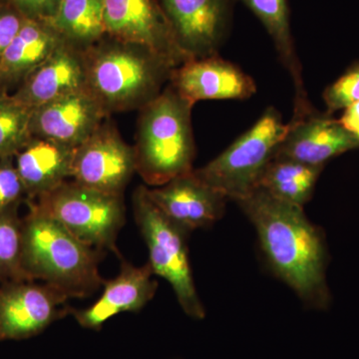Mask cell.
Masks as SVG:
<instances>
[{
  "label": "cell",
  "instance_id": "11",
  "mask_svg": "<svg viewBox=\"0 0 359 359\" xmlns=\"http://www.w3.org/2000/svg\"><path fill=\"white\" fill-rule=\"evenodd\" d=\"M160 4L187 57L218 55L230 22L231 0H161Z\"/></svg>",
  "mask_w": 359,
  "mask_h": 359
},
{
  "label": "cell",
  "instance_id": "10",
  "mask_svg": "<svg viewBox=\"0 0 359 359\" xmlns=\"http://www.w3.org/2000/svg\"><path fill=\"white\" fill-rule=\"evenodd\" d=\"M105 34L147 47L174 68L189 60L156 0H104Z\"/></svg>",
  "mask_w": 359,
  "mask_h": 359
},
{
  "label": "cell",
  "instance_id": "24",
  "mask_svg": "<svg viewBox=\"0 0 359 359\" xmlns=\"http://www.w3.org/2000/svg\"><path fill=\"white\" fill-rule=\"evenodd\" d=\"M28 280L22 269V219L18 205L0 212V283Z\"/></svg>",
  "mask_w": 359,
  "mask_h": 359
},
{
  "label": "cell",
  "instance_id": "22",
  "mask_svg": "<svg viewBox=\"0 0 359 359\" xmlns=\"http://www.w3.org/2000/svg\"><path fill=\"white\" fill-rule=\"evenodd\" d=\"M104 0H61L50 22L63 39L85 50L105 35Z\"/></svg>",
  "mask_w": 359,
  "mask_h": 359
},
{
  "label": "cell",
  "instance_id": "5",
  "mask_svg": "<svg viewBox=\"0 0 359 359\" xmlns=\"http://www.w3.org/2000/svg\"><path fill=\"white\" fill-rule=\"evenodd\" d=\"M290 130L282 115L269 107L252 128L200 169L193 170L196 178L229 200L243 199L257 188L259 177L273 159L276 149Z\"/></svg>",
  "mask_w": 359,
  "mask_h": 359
},
{
  "label": "cell",
  "instance_id": "15",
  "mask_svg": "<svg viewBox=\"0 0 359 359\" xmlns=\"http://www.w3.org/2000/svg\"><path fill=\"white\" fill-rule=\"evenodd\" d=\"M84 89V52L65 40L11 95L22 105L34 109Z\"/></svg>",
  "mask_w": 359,
  "mask_h": 359
},
{
  "label": "cell",
  "instance_id": "8",
  "mask_svg": "<svg viewBox=\"0 0 359 359\" xmlns=\"http://www.w3.org/2000/svg\"><path fill=\"white\" fill-rule=\"evenodd\" d=\"M134 173L133 147L123 140L110 117L75 149L71 178L80 185L123 196Z\"/></svg>",
  "mask_w": 359,
  "mask_h": 359
},
{
  "label": "cell",
  "instance_id": "9",
  "mask_svg": "<svg viewBox=\"0 0 359 359\" xmlns=\"http://www.w3.org/2000/svg\"><path fill=\"white\" fill-rule=\"evenodd\" d=\"M69 297L35 280L0 285V340H21L41 334L54 321L71 313Z\"/></svg>",
  "mask_w": 359,
  "mask_h": 359
},
{
  "label": "cell",
  "instance_id": "3",
  "mask_svg": "<svg viewBox=\"0 0 359 359\" xmlns=\"http://www.w3.org/2000/svg\"><path fill=\"white\" fill-rule=\"evenodd\" d=\"M22 219V269L28 280H39L69 299H84L98 290L99 250L75 237L62 224L27 201Z\"/></svg>",
  "mask_w": 359,
  "mask_h": 359
},
{
  "label": "cell",
  "instance_id": "1",
  "mask_svg": "<svg viewBox=\"0 0 359 359\" xmlns=\"http://www.w3.org/2000/svg\"><path fill=\"white\" fill-rule=\"evenodd\" d=\"M237 204L254 224L273 273L304 304L327 309L330 301L325 278L327 247L320 228L309 222L304 208L259 188Z\"/></svg>",
  "mask_w": 359,
  "mask_h": 359
},
{
  "label": "cell",
  "instance_id": "28",
  "mask_svg": "<svg viewBox=\"0 0 359 359\" xmlns=\"http://www.w3.org/2000/svg\"><path fill=\"white\" fill-rule=\"evenodd\" d=\"M27 20L50 21L61 0H8Z\"/></svg>",
  "mask_w": 359,
  "mask_h": 359
},
{
  "label": "cell",
  "instance_id": "17",
  "mask_svg": "<svg viewBox=\"0 0 359 359\" xmlns=\"http://www.w3.org/2000/svg\"><path fill=\"white\" fill-rule=\"evenodd\" d=\"M289 125V132L273 156L276 159L323 166L327 161L359 148V138L347 131L339 121L316 113Z\"/></svg>",
  "mask_w": 359,
  "mask_h": 359
},
{
  "label": "cell",
  "instance_id": "30",
  "mask_svg": "<svg viewBox=\"0 0 359 359\" xmlns=\"http://www.w3.org/2000/svg\"><path fill=\"white\" fill-rule=\"evenodd\" d=\"M2 92H6V91H4V90H2L1 88H0V93H2ZM7 93H8V92H7Z\"/></svg>",
  "mask_w": 359,
  "mask_h": 359
},
{
  "label": "cell",
  "instance_id": "4",
  "mask_svg": "<svg viewBox=\"0 0 359 359\" xmlns=\"http://www.w3.org/2000/svg\"><path fill=\"white\" fill-rule=\"evenodd\" d=\"M193 106L168 84L157 98L139 110L135 167L147 185L163 186L193 171Z\"/></svg>",
  "mask_w": 359,
  "mask_h": 359
},
{
  "label": "cell",
  "instance_id": "12",
  "mask_svg": "<svg viewBox=\"0 0 359 359\" xmlns=\"http://www.w3.org/2000/svg\"><path fill=\"white\" fill-rule=\"evenodd\" d=\"M110 116L87 89L32 109V136L76 149Z\"/></svg>",
  "mask_w": 359,
  "mask_h": 359
},
{
  "label": "cell",
  "instance_id": "25",
  "mask_svg": "<svg viewBox=\"0 0 359 359\" xmlns=\"http://www.w3.org/2000/svg\"><path fill=\"white\" fill-rule=\"evenodd\" d=\"M327 114L346 109L359 101V65L347 71L334 84L328 86L323 93Z\"/></svg>",
  "mask_w": 359,
  "mask_h": 359
},
{
  "label": "cell",
  "instance_id": "16",
  "mask_svg": "<svg viewBox=\"0 0 359 359\" xmlns=\"http://www.w3.org/2000/svg\"><path fill=\"white\" fill-rule=\"evenodd\" d=\"M153 276L150 264L135 266L122 259L118 276L104 280L101 297L87 309H71V313L82 327L100 330L117 314L139 311L154 297L158 283Z\"/></svg>",
  "mask_w": 359,
  "mask_h": 359
},
{
  "label": "cell",
  "instance_id": "21",
  "mask_svg": "<svg viewBox=\"0 0 359 359\" xmlns=\"http://www.w3.org/2000/svg\"><path fill=\"white\" fill-rule=\"evenodd\" d=\"M323 168L273 158L264 168L257 188L283 202L304 208L313 197Z\"/></svg>",
  "mask_w": 359,
  "mask_h": 359
},
{
  "label": "cell",
  "instance_id": "26",
  "mask_svg": "<svg viewBox=\"0 0 359 359\" xmlns=\"http://www.w3.org/2000/svg\"><path fill=\"white\" fill-rule=\"evenodd\" d=\"M25 199V187L18 176L14 157L0 158V212L20 205Z\"/></svg>",
  "mask_w": 359,
  "mask_h": 359
},
{
  "label": "cell",
  "instance_id": "20",
  "mask_svg": "<svg viewBox=\"0 0 359 359\" xmlns=\"http://www.w3.org/2000/svg\"><path fill=\"white\" fill-rule=\"evenodd\" d=\"M263 23L275 43L278 57L289 72L294 87V109L292 123L302 121L314 114L302 76V67L290 25L287 0H240Z\"/></svg>",
  "mask_w": 359,
  "mask_h": 359
},
{
  "label": "cell",
  "instance_id": "2",
  "mask_svg": "<svg viewBox=\"0 0 359 359\" xmlns=\"http://www.w3.org/2000/svg\"><path fill=\"white\" fill-rule=\"evenodd\" d=\"M83 52L87 91L109 116L139 111L154 100L174 69L147 47L106 34Z\"/></svg>",
  "mask_w": 359,
  "mask_h": 359
},
{
  "label": "cell",
  "instance_id": "23",
  "mask_svg": "<svg viewBox=\"0 0 359 359\" xmlns=\"http://www.w3.org/2000/svg\"><path fill=\"white\" fill-rule=\"evenodd\" d=\"M32 113L11 94L0 93V158L14 157L30 140Z\"/></svg>",
  "mask_w": 359,
  "mask_h": 359
},
{
  "label": "cell",
  "instance_id": "18",
  "mask_svg": "<svg viewBox=\"0 0 359 359\" xmlns=\"http://www.w3.org/2000/svg\"><path fill=\"white\" fill-rule=\"evenodd\" d=\"M75 149L32 137L14 156L26 199L34 200L71 179Z\"/></svg>",
  "mask_w": 359,
  "mask_h": 359
},
{
  "label": "cell",
  "instance_id": "6",
  "mask_svg": "<svg viewBox=\"0 0 359 359\" xmlns=\"http://www.w3.org/2000/svg\"><path fill=\"white\" fill-rule=\"evenodd\" d=\"M147 187L139 186L133 194L134 218L149 250V264L154 275L173 287L184 313L203 320L205 311L189 261V233L172 223L149 198Z\"/></svg>",
  "mask_w": 359,
  "mask_h": 359
},
{
  "label": "cell",
  "instance_id": "27",
  "mask_svg": "<svg viewBox=\"0 0 359 359\" xmlns=\"http://www.w3.org/2000/svg\"><path fill=\"white\" fill-rule=\"evenodd\" d=\"M26 18L8 1H0V58L15 39Z\"/></svg>",
  "mask_w": 359,
  "mask_h": 359
},
{
  "label": "cell",
  "instance_id": "31",
  "mask_svg": "<svg viewBox=\"0 0 359 359\" xmlns=\"http://www.w3.org/2000/svg\"><path fill=\"white\" fill-rule=\"evenodd\" d=\"M0 1H4V0H0Z\"/></svg>",
  "mask_w": 359,
  "mask_h": 359
},
{
  "label": "cell",
  "instance_id": "19",
  "mask_svg": "<svg viewBox=\"0 0 359 359\" xmlns=\"http://www.w3.org/2000/svg\"><path fill=\"white\" fill-rule=\"evenodd\" d=\"M48 21L27 20L0 58V88H18L65 41Z\"/></svg>",
  "mask_w": 359,
  "mask_h": 359
},
{
  "label": "cell",
  "instance_id": "29",
  "mask_svg": "<svg viewBox=\"0 0 359 359\" xmlns=\"http://www.w3.org/2000/svg\"><path fill=\"white\" fill-rule=\"evenodd\" d=\"M339 121L347 131L359 138V101L346 107Z\"/></svg>",
  "mask_w": 359,
  "mask_h": 359
},
{
  "label": "cell",
  "instance_id": "7",
  "mask_svg": "<svg viewBox=\"0 0 359 359\" xmlns=\"http://www.w3.org/2000/svg\"><path fill=\"white\" fill-rule=\"evenodd\" d=\"M32 201L81 242L119 255L116 240L125 223L123 196L111 195L68 181Z\"/></svg>",
  "mask_w": 359,
  "mask_h": 359
},
{
  "label": "cell",
  "instance_id": "13",
  "mask_svg": "<svg viewBox=\"0 0 359 359\" xmlns=\"http://www.w3.org/2000/svg\"><path fill=\"white\" fill-rule=\"evenodd\" d=\"M169 84L193 105L201 100H245L257 92L252 78L219 54L189 59L172 70Z\"/></svg>",
  "mask_w": 359,
  "mask_h": 359
},
{
  "label": "cell",
  "instance_id": "14",
  "mask_svg": "<svg viewBox=\"0 0 359 359\" xmlns=\"http://www.w3.org/2000/svg\"><path fill=\"white\" fill-rule=\"evenodd\" d=\"M149 198L172 223L190 233L208 228L224 216L228 198L196 178L193 171L147 189Z\"/></svg>",
  "mask_w": 359,
  "mask_h": 359
}]
</instances>
